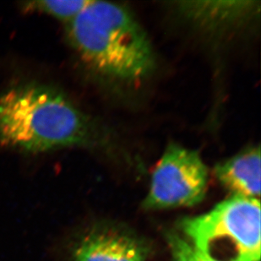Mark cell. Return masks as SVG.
I'll list each match as a JSON object with an SVG mask.
<instances>
[{
  "instance_id": "obj_2",
  "label": "cell",
  "mask_w": 261,
  "mask_h": 261,
  "mask_svg": "<svg viewBox=\"0 0 261 261\" xmlns=\"http://www.w3.org/2000/svg\"><path fill=\"white\" fill-rule=\"evenodd\" d=\"M65 30L82 61L105 79L136 84L147 79L155 69L150 40L124 6L92 0L65 25Z\"/></svg>"
},
{
  "instance_id": "obj_4",
  "label": "cell",
  "mask_w": 261,
  "mask_h": 261,
  "mask_svg": "<svg viewBox=\"0 0 261 261\" xmlns=\"http://www.w3.org/2000/svg\"><path fill=\"white\" fill-rule=\"evenodd\" d=\"M208 179V168L197 150L170 143L154 169L143 207L163 210L194 206L204 200Z\"/></svg>"
},
{
  "instance_id": "obj_9",
  "label": "cell",
  "mask_w": 261,
  "mask_h": 261,
  "mask_svg": "<svg viewBox=\"0 0 261 261\" xmlns=\"http://www.w3.org/2000/svg\"><path fill=\"white\" fill-rule=\"evenodd\" d=\"M168 244L173 261H212L200 254L185 237L177 232L168 234Z\"/></svg>"
},
{
  "instance_id": "obj_3",
  "label": "cell",
  "mask_w": 261,
  "mask_h": 261,
  "mask_svg": "<svg viewBox=\"0 0 261 261\" xmlns=\"http://www.w3.org/2000/svg\"><path fill=\"white\" fill-rule=\"evenodd\" d=\"M259 199L232 195L210 212L181 222L185 239L212 261H259Z\"/></svg>"
},
{
  "instance_id": "obj_1",
  "label": "cell",
  "mask_w": 261,
  "mask_h": 261,
  "mask_svg": "<svg viewBox=\"0 0 261 261\" xmlns=\"http://www.w3.org/2000/svg\"><path fill=\"white\" fill-rule=\"evenodd\" d=\"M115 145L105 128L58 89L23 85L0 96L3 147L29 153L69 147L114 152Z\"/></svg>"
},
{
  "instance_id": "obj_8",
  "label": "cell",
  "mask_w": 261,
  "mask_h": 261,
  "mask_svg": "<svg viewBox=\"0 0 261 261\" xmlns=\"http://www.w3.org/2000/svg\"><path fill=\"white\" fill-rule=\"evenodd\" d=\"M89 0H42L24 3V10L48 15L65 25L74 20L86 6Z\"/></svg>"
},
{
  "instance_id": "obj_7",
  "label": "cell",
  "mask_w": 261,
  "mask_h": 261,
  "mask_svg": "<svg viewBox=\"0 0 261 261\" xmlns=\"http://www.w3.org/2000/svg\"><path fill=\"white\" fill-rule=\"evenodd\" d=\"M215 175L232 195L259 199L260 195V148L252 145L218 163Z\"/></svg>"
},
{
  "instance_id": "obj_6",
  "label": "cell",
  "mask_w": 261,
  "mask_h": 261,
  "mask_svg": "<svg viewBox=\"0 0 261 261\" xmlns=\"http://www.w3.org/2000/svg\"><path fill=\"white\" fill-rule=\"evenodd\" d=\"M73 261H145L144 247L130 237L118 232L93 231L72 249Z\"/></svg>"
},
{
  "instance_id": "obj_5",
  "label": "cell",
  "mask_w": 261,
  "mask_h": 261,
  "mask_svg": "<svg viewBox=\"0 0 261 261\" xmlns=\"http://www.w3.org/2000/svg\"><path fill=\"white\" fill-rule=\"evenodd\" d=\"M173 5L188 24L212 35L239 29L259 13V2L254 1H180Z\"/></svg>"
}]
</instances>
